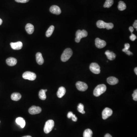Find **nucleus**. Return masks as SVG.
Masks as SVG:
<instances>
[{
	"instance_id": "a211bd4d",
	"label": "nucleus",
	"mask_w": 137,
	"mask_h": 137,
	"mask_svg": "<svg viewBox=\"0 0 137 137\" xmlns=\"http://www.w3.org/2000/svg\"><path fill=\"white\" fill-rule=\"evenodd\" d=\"M25 29L26 32L28 34H31L34 32V28L33 25L30 23H28L26 26Z\"/></svg>"
},
{
	"instance_id": "7c9ffc66",
	"label": "nucleus",
	"mask_w": 137,
	"mask_h": 137,
	"mask_svg": "<svg viewBox=\"0 0 137 137\" xmlns=\"http://www.w3.org/2000/svg\"><path fill=\"white\" fill-rule=\"evenodd\" d=\"M15 1L17 2L26 3L29 2V0H15Z\"/></svg>"
},
{
	"instance_id": "6e6552de",
	"label": "nucleus",
	"mask_w": 137,
	"mask_h": 137,
	"mask_svg": "<svg viewBox=\"0 0 137 137\" xmlns=\"http://www.w3.org/2000/svg\"><path fill=\"white\" fill-rule=\"evenodd\" d=\"M76 86L79 90L82 91H85L88 88V85L86 83L80 81L77 82Z\"/></svg>"
},
{
	"instance_id": "473e14b6",
	"label": "nucleus",
	"mask_w": 137,
	"mask_h": 137,
	"mask_svg": "<svg viewBox=\"0 0 137 137\" xmlns=\"http://www.w3.org/2000/svg\"><path fill=\"white\" fill-rule=\"evenodd\" d=\"M72 121H74V122H76L77 120V118L76 116V115H72Z\"/></svg>"
},
{
	"instance_id": "ea45409f",
	"label": "nucleus",
	"mask_w": 137,
	"mask_h": 137,
	"mask_svg": "<svg viewBox=\"0 0 137 137\" xmlns=\"http://www.w3.org/2000/svg\"><path fill=\"white\" fill-rule=\"evenodd\" d=\"M23 137H32L31 136H23Z\"/></svg>"
},
{
	"instance_id": "f704fd0d",
	"label": "nucleus",
	"mask_w": 137,
	"mask_h": 137,
	"mask_svg": "<svg viewBox=\"0 0 137 137\" xmlns=\"http://www.w3.org/2000/svg\"><path fill=\"white\" fill-rule=\"evenodd\" d=\"M125 53L128 55H133V54L130 51H129V50L127 51Z\"/></svg>"
},
{
	"instance_id": "6ab92c4d",
	"label": "nucleus",
	"mask_w": 137,
	"mask_h": 137,
	"mask_svg": "<svg viewBox=\"0 0 137 137\" xmlns=\"http://www.w3.org/2000/svg\"><path fill=\"white\" fill-rule=\"evenodd\" d=\"M66 89L63 86L59 88L58 90L57 93V95L59 98H61L65 95L66 93Z\"/></svg>"
},
{
	"instance_id": "9d476101",
	"label": "nucleus",
	"mask_w": 137,
	"mask_h": 137,
	"mask_svg": "<svg viewBox=\"0 0 137 137\" xmlns=\"http://www.w3.org/2000/svg\"><path fill=\"white\" fill-rule=\"evenodd\" d=\"M42 111V109L38 106H32L29 109V112L31 115H35L40 113Z\"/></svg>"
},
{
	"instance_id": "bb28decb",
	"label": "nucleus",
	"mask_w": 137,
	"mask_h": 137,
	"mask_svg": "<svg viewBox=\"0 0 137 137\" xmlns=\"http://www.w3.org/2000/svg\"><path fill=\"white\" fill-rule=\"evenodd\" d=\"M84 107L82 103L79 104L77 107L78 111L82 114H85V112L84 111Z\"/></svg>"
},
{
	"instance_id": "58836bf2",
	"label": "nucleus",
	"mask_w": 137,
	"mask_h": 137,
	"mask_svg": "<svg viewBox=\"0 0 137 137\" xmlns=\"http://www.w3.org/2000/svg\"><path fill=\"white\" fill-rule=\"evenodd\" d=\"M2 19L0 18V26L2 25Z\"/></svg>"
},
{
	"instance_id": "4be33fe9",
	"label": "nucleus",
	"mask_w": 137,
	"mask_h": 137,
	"mask_svg": "<svg viewBox=\"0 0 137 137\" xmlns=\"http://www.w3.org/2000/svg\"><path fill=\"white\" fill-rule=\"evenodd\" d=\"M47 89H42L39 92V98L42 100H45L46 99V93Z\"/></svg>"
},
{
	"instance_id": "c85d7f7f",
	"label": "nucleus",
	"mask_w": 137,
	"mask_h": 137,
	"mask_svg": "<svg viewBox=\"0 0 137 137\" xmlns=\"http://www.w3.org/2000/svg\"><path fill=\"white\" fill-rule=\"evenodd\" d=\"M132 96L133 99L135 101H137V90L136 89L134 91V93L132 94Z\"/></svg>"
},
{
	"instance_id": "412c9836",
	"label": "nucleus",
	"mask_w": 137,
	"mask_h": 137,
	"mask_svg": "<svg viewBox=\"0 0 137 137\" xmlns=\"http://www.w3.org/2000/svg\"><path fill=\"white\" fill-rule=\"evenodd\" d=\"M11 99L14 101H18L22 98V95L18 93H14L12 94L11 96Z\"/></svg>"
},
{
	"instance_id": "9b49d317",
	"label": "nucleus",
	"mask_w": 137,
	"mask_h": 137,
	"mask_svg": "<svg viewBox=\"0 0 137 137\" xmlns=\"http://www.w3.org/2000/svg\"><path fill=\"white\" fill-rule=\"evenodd\" d=\"M95 45L98 49H102L106 46V42L104 40L97 38L95 39Z\"/></svg>"
},
{
	"instance_id": "393cba45",
	"label": "nucleus",
	"mask_w": 137,
	"mask_h": 137,
	"mask_svg": "<svg viewBox=\"0 0 137 137\" xmlns=\"http://www.w3.org/2000/svg\"><path fill=\"white\" fill-rule=\"evenodd\" d=\"M93 132L90 129H87L84 131L83 136V137H92Z\"/></svg>"
},
{
	"instance_id": "f03ea898",
	"label": "nucleus",
	"mask_w": 137,
	"mask_h": 137,
	"mask_svg": "<svg viewBox=\"0 0 137 137\" xmlns=\"http://www.w3.org/2000/svg\"><path fill=\"white\" fill-rule=\"evenodd\" d=\"M73 52L70 48L66 49L61 56V60L62 62H66L68 61L72 56Z\"/></svg>"
},
{
	"instance_id": "423d86ee",
	"label": "nucleus",
	"mask_w": 137,
	"mask_h": 137,
	"mask_svg": "<svg viewBox=\"0 0 137 137\" xmlns=\"http://www.w3.org/2000/svg\"><path fill=\"white\" fill-rule=\"evenodd\" d=\"M23 79L26 80L33 81L36 78V74L30 71H27L24 72L23 75Z\"/></svg>"
},
{
	"instance_id": "b1692460",
	"label": "nucleus",
	"mask_w": 137,
	"mask_h": 137,
	"mask_svg": "<svg viewBox=\"0 0 137 137\" xmlns=\"http://www.w3.org/2000/svg\"><path fill=\"white\" fill-rule=\"evenodd\" d=\"M55 27L54 26H51L49 27L46 32V35L47 37H50L52 35L54 30Z\"/></svg>"
},
{
	"instance_id": "a878e982",
	"label": "nucleus",
	"mask_w": 137,
	"mask_h": 137,
	"mask_svg": "<svg viewBox=\"0 0 137 137\" xmlns=\"http://www.w3.org/2000/svg\"><path fill=\"white\" fill-rule=\"evenodd\" d=\"M113 3V0H106L104 5V7L109 8L112 5Z\"/></svg>"
},
{
	"instance_id": "f3484780",
	"label": "nucleus",
	"mask_w": 137,
	"mask_h": 137,
	"mask_svg": "<svg viewBox=\"0 0 137 137\" xmlns=\"http://www.w3.org/2000/svg\"><path fill=\"white\" fill-rule=\"evenodd\" d=\"M107 82L110 85H115L118 83V80L114 77H110L107 79Z\"/></svg>"
},
{
	"instance_id": "20e7f679",
	"label": "nucleus",
	"mask_w": 137,
	"mask_h": 137,
	"mask_svg": "<svg viewBox=\"0 0 137 137\" xmlns=\"http://www.w3.org/2000/svg\"><path fill=\"white\" fill-rule=\"evenodd\" d=\"M76 35L75 41L77 43H79L82 38L87 37L88 35V32L85 30H78L76 32Z\"/></svg>"
},
{
	"instance_id": "aec40b11",
	"label": "nucleus",
	"mask_w": 137,
	"mask_h": 137,
	"mask_svg": "<svg viewBox=\"0 0 137 137\" xmlns=\"http://www.w3.org/2000/svg\"><path fill=\"white\" fill-rule=\"evenodd\" d=\"M16 122L18 125H20L22 128H24L26 125L25 120L23 118L19 117L16 120Z\"/></svg>"
},
{
	"instance_id": "2eb2a0df",
	"label": "nucleus",
	"mask_w": 137,
	"mask_h": 137,
	"mask_svg": "<svg viewBox=\"0 0 137 137\" xmlns=\"http://www.w3.org/2000/svg\"><path fill=\"white\" fill-rule=\"evenodd\" d=\"M105 54L107 56V58L109 60L112 61L116 57V55L115 54H114L113 52H110L109 50H107L105 52Z\"/></svg>"
},
{
	"instance_id": "e433bc0d",
	"label": "nucleus",
	"mask_w": 137,
	"mask_h": 137,
	"mask_svg": "<svg viewBox=\"0 0 137 137\" xmlns=\"http://www.w3.org/2000/svg\"><path fill=\"white\" fill-rule=\"evenodd\" d=\"M104 137H112L111 135H110L109 134H107L105 135Z\"/></svg>"
},
{
	"instance_id": "a19ab883",
	"label": "nucleus",
	"mask_w": 137,
	"mask_h": 137,
	"mask_svg": "<svg viewBox=\"0 0 137 137\" xmlns=\"http://www.w3.org/2000/svg\"></svg>"
},
{
	"instance_id": "cd10ccee",
	"label": "nucleus",
	"mask_w": 137,
	"mask_h": 137,
	"mask_svg": "<svg viewBox=\"0 0 137 137\" xmlns=\"http://www.w3.org/2000/svg\"><path fill=\"white\" fill-rule=\"evenodd\" d=\"M130 48V44L126 43L125 44V48L122 50L123 52L126 53L127 51L129 50V49Z\"/></svg>"
},
{
	"instance_id": "1a4fd4ad",
	"label": "nucleus",
	"mask_w": 137,
	"mask_h": 137,
	"mask_svg": "<svg viewBox=\"0 0 137 137\" xmlns=\"http://www.w3.org/2000/svg\"><path fill=\"white\" fill-rule=\"evenodd\" d=\"M112 113L113 111L112 109L109 108H106L102 112V117L104 120H106L112 115Z\"/></svg>"
},
{
	"instance_id": "2f4dec72",
	"label": "nucleus",
	"mask_w": 137,
	"mask_h": 137,
	"mask_svg": "<svg viewBox=\"0 0 137 137\" xmlns=\"http://www.w3.org/2000/svg\"><path fill=\"white\" fill-rule=\"evenodd\" d=\"M74 115L73 113L71 112H68V114H67V117L68 118H71L72 117V115Z\"/></svg>"
},
{
	"instance_id": "4c0bfd02",
	"label": "nucleus",
	"mask_w": 137,
	"mask_h": 137,
	"mask_svg": "<svg viewBox=\"0 0 137 137\" xmlns=\"http://www.w3.org/2000/svg\"><path fill=\"white\" fill-rule=\"evenodd\" d=\"M135 73L137 75V67H136L135 69Z\"/></svg>"
},
{
	"instance_id": "c756f323",
	"label": "nucleus",
	"mask_w": 137,
	"mask_h": 137,
	"mask_svg": "<svg viewBox=\"0 0 137 137\" xmlns=\"http://www.w3.org/2000/svg\"><path fill=\"white\" fill-rule=\"evenodd\" d=\"M130 39L131 41H134L137 39L136 35H135L134 34L131 33V35L130 37Z\"/></svg>"
},
{
	"instance_id": "7ed1b4c3",
	"label": "nucleus",
	"mask_w": 137,
	"mask_h": 137,
	"mask_svg": "<svg viewBox=\"0 0 137 137\" xmlns=\"http://www.w3.org/2000/svg\"><path fill=\"white\" fill-rule=\"evenodd\" d=\"M96 25L98 28H106L107 29H111L113 27V24L112 23H107L102 20H99L97 22Z\"/></svg>"
},
{
	"instance_id": "5701e85b",
	"label": "nucleus",
	"mask_w": 137,
	"mask_h": 137,
	"mask_svg": "<svg viewBox=\"0 0 137 137\" xmlns=\"http://www.w3.org/2000/svg\"><path fill=\"white\" fill-rule=\"evenodd\" d=\"M118 10L120 11H123L126 8V5L124 2L122 1H119L118 6Z\"/></svg>"
},
{
	"instance_id": "72a5a7b5",
	"label": "nucleus",
	"mask_w": 137,
	"mask_h": 137,
	"mask_svg": "<svg viewBox=\"0 0 137 137\" xmlns=\"http://www.w3.org/2000/svg\"><path fill=\"white\" fill-rule=\"evenodd\" d=\"M133 27L134 28L136 29V30H137V20L135 21V22L133 24Z\"/></svg>"
},
{
	"instance_id": "4468645a",
	"label": "nucleus",
	"mask_w": 137,
	"mask_h": 137,
	"mask_svg": "<svg viewBox=\"0 0 137 137\" xmlns=\"http://www.w3.org/2000/svg\"><path fill=\"white\" fill-rule=\"evenodd\" d=\"M6 63L10 66H13L16 65L17 62V59L14 57H10L6 59Z\"/></svg>"
},
{
	"instance_id": "39448f33",
	"label": "nucleus",
	"mask_w": 137,
	"mask_h": 137,
	"mask_svg": "<svg viewBox=\"0 0 137 137\" xmlns=\"http://www.w3.org/2000/svg\"><path fill=\"white\" fill-rule=\"evenodd\" d=\"M54 122L52 120H49L45 123L44 128V131L46 134H48L52 131L54 126Z\"/></svg>"
},
{
	"instance_id": "f257e3e1",
	"label": "nucleus",
	"mask_w": 137,
	"mask_h": 137,
	"mask_svg": "<svg viewBox=\"0 0 137 137\" xmlns=\"http://www.w3.org/2000/svg\"><path fill=\"white\" fill-rule=\"evenodd\" d=\"M106 90V86L104 84H101L97 86L94 90L93 94L94 96L98 97Z\"/></svg>"
},
{
	"instance_id": "dca6fc26",
	"label": "nucleus",
	"mask_w": 137,
	"mask_h": 137,
	"mask_svg": "<svg viewBox=\"0 0 137 137\" xmlns=\"http://www.w3.org/2000/svg\"><path fill=\"white\" fill-rule=\"evenodd\" d=\"M36 61L39 65H42L44 62V59L41 53L38 52L36 54Z\"/></svg>"
},
{
	"instance_id": "ddd939ff",
	"label": "nucleus",
	"mask_w": 137,
	"mask_h": 137,
	"mask_svg": "<svg viewBox=\"0 0 137 137\" xmlns=\"http://www.w3.org/2000/svg\"><path fill=\"white\" fill-rule=\"evenodd\" d=\"M10 44L11 48L15 50H19L21 49L23 47L22 42L20 41L15 42V43L12 42Z\"/></svg>"
},
{
	"instance_id": "0eeeda50",
	"label": "nucleus",
	"mask_w": 137,
	"mask_h": 137,
	"mask_svg": "<svg viewBox=\"0 0 137 137\" xmlns=\"http://www.w3.org/2000/svg\"><path fill=\"white\" fill-rule=\"evenodd\" d=\"M89 69L91 72L95 74H99L101 72L99 65L97 63L95 62L91 63L89 66Z\"/></svg>"
},
{
	"instance_id": "c9c22d12",
	"label": "nucleus",
	"mask_w": 137,
	"mask_h": 137,
	"mask_svg": "<svg viewBox=\"0 0 137 137\" xmlns=\"http://www.w3.org/2000/svg\"><path fill=\"white\" fill-rule=\"evenodd\" d=\"M129 30H130V31L131 32V33H132L133 31H134V28H133V27H132V26H130V27H129Z\"/></svg>"
},
{
	"instance_id": "f8f14e48",
	"label": "nucleus",
	"mask_w": 137,
	"mask_h": 137,
	"mask_svg": "<svg viewBox=\"0 0 137 137\" xmlns=\"http://www.w3.org/2000/svg\"><path fill=\"white\" fill-rule=\"evenodd\" d=\"M50 11L52 13L56 15H59L61 13L60 8L56 5L51 6L50 8Z\"/></svg>"
}]
</instances>
